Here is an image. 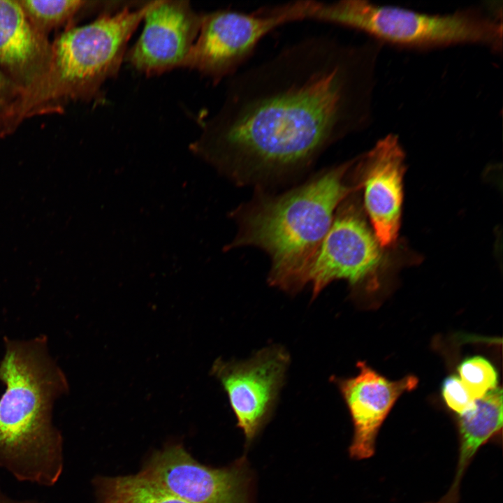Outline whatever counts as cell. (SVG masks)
I'll return each mask as SVG.
<instances>
[{
  "label": "cell",
  "instance_id": "19",
  "mask_svg": "<svg viewBox=\"0 0 503 503\" xmlns=\"http://www.w3.org/2000/svg\"><path fill=\"white\" fill-rule=\"evenodd\" d=\"M20 91V88L0 70V111L10 105Z\"/></svg>",
  "mask_w": 503,
  "mask_h": 503
},
{
  "label": "cell",
  "instance_id": "17",
  "mask_svg": "<svg viewBox=\"0 0 503 503\" xmlns=\"http://www.w3.org/2000/svg\"><path fill=\"white\" fill-rule=\"evenodd\" d=\"M459 378L475 400L497 387L496 369L486 358L475 356L465 359L458 366Z\"/></svg>",
  "mask_w": 503,
  "mask_h": 503
},
{
  "label": "cell",
  "instance_id": "3",
  "mask_svg": "<svg viewBox=\"0 0 503 503\" xmlns=\"http://www.w3.org/2000/svg\"><path fill=\"white\" fill-rule=\"evenodd\" d=\"M0 362V466L17 479L50 486L63 469V441L52 423L57 397L68 391L62 370L48 353L45 336L5 337Z\"/></svg>",
  "mask_w": 503,
  "mask_h": 503
},
{
  "label": "cell",
  "instance_id": "18",
  "mask_svg": "<svg viewBox=\"0 0 503 503\" xmlns=\"http://www.w3.org/2000/svg\"><path fill=\"white\" fill-rule=\"evenodd\" d=\"M443 399L449 409L461 415L472 409L475 404L460 379L455 375L446 377L442 385Z\"/></svg>",
  "mask_w": 503,
  "mask_h": 503
},
{
  "label": "cell",
  "instance_id": "21",
  "mask_svg": "<svg viewBox=\"0 0 503 503\" xmlns=\"http://www.w3.org/2000/svg\"><path fill=\"white\" fill-rule=\"evenodd\" d=\"M306 4H307V1H306ZM305 10H306V8H305Z\"/></svg>",
  "mask_w": 503,
  "mask_h": 503
},
{
  "label": "cell",
  "instance_id": "2",
  "mask_svg": "<svg viewBox=\"0 0 503 503\" xmlns=\"http://www.w3.org/2000/svg\"><path fill=\"white\" fill-rule=\"evenodd\" d=\"M355 161L323 170L277 195L261 191L240 206L231 213L238 233L224 249L261 248L271 259L270 284L289 293L300 291L338 206L359 189L346 180Z\"/></svg>",
  "mask_w": 503,
  "mask_h": 503
},
{
  "label": "cell",
  "instance_id": "15",
  "mask_svg": "<svg viewBox=\"0 0 503 503\" xmlns=\"http://www.w3.org/2000/svg\"><path fill=\"white\" fill-rule=\"evenodd\" d=\"M101 494L103 503H189L143 473L108 480Z\"/></svg>",
  "mask_w": 503,
  "mask_h": 503
},
{
  "label": "cell",
  "instance_id": "1",
  "mask_svg": "<svg viewBox=\"0 0 503 503\" xmlns=\"http://www.w3.org/2000/svg\"><path fill=\"white\" fill-rule=\"evenodd\" d=\"M376 50L317 34L238 71L191 152L258 190L302 173L369 123Z\"/></svg>",
  "mask_w": 503,
  "mask_h": 503
},
{
  "label": "cell",
  "instance_id": "11",
  "mask_svg": "<svg viewBox=\"0 0 503 503\" xmlns=\"http://www.w3.org/2000/svg\"><path fill=\"white\" fill-rule=\"evenodd\" d=\"M359 372L347 379L334 380L347 404L353 424V437L349 447L351 458L362 460L375 452L379 429L398 399L414 390L418 380L407 375L390 380L365 362L357 364Z\"/></svg>",
  "mask_w": 503,
  "mask_h": 503
},
{
  "label": "cell",
  "instance_id": "22",
  "mask_svg": "<svg viewBox=\"0 0 503 503\" xmlns=\"http://www.w3.org/2000/svg\"><path fill=\"white\" fill-rule=\"evenodd\" d=\"M435 503H440V502H435Z\"/></svg>",
  "mask_w": 503,
  "mask_h": 503
},
{
  "label": "cell",
  "instance_id": "13",
  "mask_svg": "<svg viewBox=\"0 0 503 503\" xmlns=\"http://www.w3.org/2000/svg\"><path fill=\"white\" fill-rule=\"evenodd\" d=\"M52 44L30 22L17 0H0V70L20 89L46 71Z\"/></svg>",
  "mask_w": 503,
  "mask_h": 503
},
{
  "label": "cell",
  "instance_id": "12",
  "mask_svg": "<svg viewBox=\"0 0 503 503\" xmlns=\"http://www.w3.org/2000/svg\"><path fill=\"white\" fill-rule=\"evenodd\" d=\"M143 474L189 503H243L238 471L205 467L180 446L158 453Z\"/></svg>",
  "mask_w": 503,
  "mask_h": 503
},
{
  "label": "cell",
  "instance_id": "5",
  "mask_svg": "<svg viewBox=\"0 0 503 503\" xmlns=\"http://www.w3.org/2000/svg\"><path fill=\"white\" fill-rule=\"evenodd\" d=\"M319 22L360 31L376 41L414 49L479 45L500 52L502 22L497 12L469 7L430 14L364 0L321 2Z\"/></svg>",
  "mask_w": 503,
  "mask_h": 503
},
{
  "label": "cell",
  "instance_id": "20",
  "mask_svg": "<svg viewBox=\"0 0 503 503\" xmlns=\"http://www.w3.org/2000/svg\"><path fill=\"white\" fill-rule=\"evenodd\" d=\"M0 503H38L35 501H31V500H27V501H16L13 499H10L8 496H6L1 490H0Z\"/></svg>",
  "mask_w": 503,
  "mask_h": 503
},
{
  "label": "cell",
  "instance_id": "4",
  "mask_svg": "<svg viewBox=\"0 0 503 503\" xmlns=\"http://www.w3.org/2000/svg\"><path fill=\"white\" fill-rule=\"evenodd\" d=\"M153 1L105 11L88 24L68 28L52 43L45 73L21 90L5 110L13 126L31 117L61 111L73 101H91L118 73L127 43Z\"/></svg>",
  "mask_w": 503,
  "mask_h": 503
},
{
  "label": "cell",
  "instance_id": "14",
  "mask_svg": "<svg viewBox=\"0 0 503 503\" xmlns=\"http://www.w3.org/2000/svg\"><path fill=\"white\" fill-rule=\"evenodd\" d=\"M502 390L497 386L475 400L474 407L459 415V450L453 481L442 503H458L460 483L479 449L501 432L503 422Z\"/></svg>",
  "mask_w": 503,
  "mask_h": 503
},
{
  "label": "cell",
  "instance_id": "10",
  "mask_svg": "<svg viewBox=\"0 0 503 503\" xmlns=\"http://www.w3.org/2000/svg\"><path fill=\"white\" fill-rule=\"evenodd\" d=\"M404 152L398 136L388 134L357 157V185L364 189L365 207L373 231L382 247L393 243L398 234L403 198Z\"/></svg>",
  "mask_w": 503,
  "mask_h": 503
},
{
  "label": "cell",
  "instance_id": "8",
  "mask_svg": "<svg viewBox=\"0 0 503 503\" xmlns=\"http://www.w3.org/2000/svg\"><path fill=\"white\" fill-rule=\"evenodd\" d=\"M289 360L284 348L270 346L247 360L218 358L214 362L212 374L221 383L248 440L254 438L274 406Z\"/></svg>",
  "mask_w": 503,
  "mask_h": 503
},
{
  "label": "cell",
  "instance_id": "6",
  "mask_svg": "<svg viewBox=\"0 0 503 503\" xmlns=\"http://www.w3.org/2000/svg\"><path fill=\"white\" fill-rule=\"evenodd\" d=\"M286 23L288 15L279 5L249 13L229 9L203 13L197 38L180 68L196 71L217 84L237 73L259 41Z\"/></svg>",
  "mask_w": 503,
  "mask_h": 503
},
{
  "label": "cell",
  "instance_id": "16",
  "mask_svg": "<svg viewBox=\"0 0 503 503\" xmlns=\"http://www.w3.org/2000/svg\"><path fill=\"white\" fill-rule=\"evenodd\" d=\"M34 27L47 34L70 22L89 3L82 0H17Z\"/></svg>",
  "mask_w": 503,
  "mask_h": 503
},
{
  "label": "cell",
  "instance_id": "7",
  "mask_svg": "<svg viewBox=\"0 0 503 503\" xmlns=\"http://www.w3.org/2000/svg\"><path fill=\"white\" fill-rule=\"evenodd\" d=\"M382 246L357 202L344 200L309 268L307 284L314 298L330 283L344 279L351 286L374 287L384 262Z\"/></svg>",
  "mask_w": 503,
  "mask_h": 503
},
{
  "label": "cell",
  "instance_id": "9",
  "mask_svg": "<svg viewBox=\"0 0 503 503\" xmlns=\"http://www.w3.org/2000/svg\"><path fill=\"white\" fill-rule=\"evenodd\" d=\"M202 15L188 1H153L143 31L125 59L148 76L180 68L197 38Z\"/></svg>",
  "mask_w": 503,
  "mask_h": 503
}]
</instances>
